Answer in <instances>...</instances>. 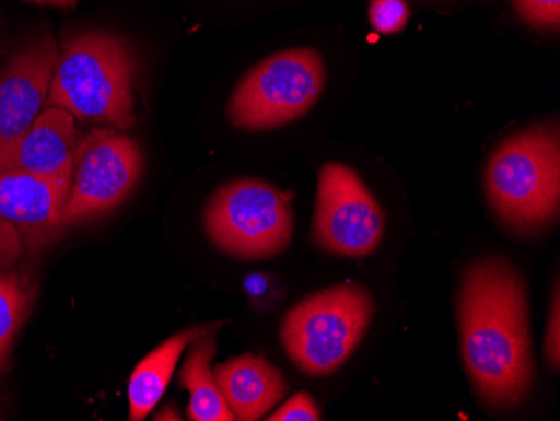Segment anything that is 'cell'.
<instances>
[{
    "label": "cell",
    "instance_id": "obj_10",
    "mask_svg": "<svg viewBox=\"0 0 560 421\" xmlns=\"http://www.w3.org/2000/svg\"><path fill=\"white\" fill-rule=\"evenodd\" d=\"M71 180L33 173H0V217L14 225L30 250L55 245L68 231L65 207Z\"/></svg>",
    "mask_w": 560,
    "mask_h": 421
},
{
    "label": "cell",
    "instance_id": "obj_13",
    "mask_svg": "<svg viewBox=\"0 0 560 421\" xmlns=\"http://www.w3.org/2000/svg\"><path fill=\"white\" fill-rule=\"evenodd\" d=\"M213 328L217 326H195L173 335L138 363L128 383L131 421L144 420L160 404L184 351L195 339L207 335Z\"/></svg>",
    "mask_w": 560,
    "mask_h": 421
},
{
    "label": "cell",
    "instance_id": "obj_3",
    "mask_svg": "<svg viewBox=\"0 0 560 421\" xmlns=\"http://www.w3.org/2000/svg\"><path fill=\"white\" fill-rule=\"evenodd\" d=\"M486 191L511 231L534 235L550 227L560 207L559 128L546 122L503 140L487 163Z\"/></svg>",
    "mask_w": 560,
    "mask_h": 421
},
{
    "label": "cell",
    "instance_id": "obj_9",
    "mask_svg": "<svg viewBox=\"0 0 560 421\" xmlns=\"http://www.w3.org/2000/svg\"><path fill=\"white\" fill-rule=\"evenodd\" d=\"M58 59V44L44 36L0 71V162L43 112Z\"/></svg>",
    "mask_w": 560,
    "mask_h": 421
},
{
    "label": "cell",
    "instance_id": "obj_17",
    "mask_svg": "<svg viewBox=\"0 0 560 421\" xmlns=\"http://www.w3.org/2000/svg\"><path fill=\"white\" fill-rule=\"evenodd\" d=\"M512 4L532 27L559 30L560 0H512Z\"/></svg>",
    "mask_w": 560,
    "mask_h": 421
},
{
    "label": "cell",
    "instance_id": "obj_8",
    "mask_svg": "<svg viewBox=\"0 0 560 421\" xmlns=\"http://www.w3.org/2000/svg\"><path fill=\"white\" fill-rule=\"evenodd\" d=\"M385 213L360 175L341 163H327L317 180L313 238L319 249L364 257L380 247Z\"/></svg>",
    "mask_w": 560,
    "mask_h": 421
},
{
    "label": "cell",
    "instance_id": "obj_20",
    "mask_svg": "<svg viewBox=\"0 0 560 421\" xmlns=\"http://www.w3.org/2000/svg\"><path fill=\"white\" fill-rule=\"evenodd\" d=\"M560 307H559V288L553 295L552 311H550L549 325L546 332V358L550 366L559 367L560 361Z\"/></svg>",
    "mask_w": 560,
    "mask_h": 421
},
{
    "label": "cell",
    "instance_id": "obj_12",
    "mask_svg": "<svg viewBox=\"0 0 560 421\" xmlns=\"http://www.w3.org/2000/svg\"><path fill=\"white\" fill-rule=\"evenodd\" d=\"M213 376L235 420H259L288 395L282 373L254 354L217 364Z\"/></svg>",
    "mask_w": 560,
    "mask_h": 421
},
{
    "label": "cell",
    "instance_id": "obj_5",
    "mask_svg": "<svg viewBox=\"0 0 560 421\" xmlns=\"http://www.w3.org/2000/svg\"><path fill=\"white\" fill-rule=\"evenodd\" d=\"M292 191L257 178H238L213 191L203 213L210 241L229 256L270 259L288 249L294 235Z\"/></svg>",
    "mask_w": 560,
    "mask_h": 421
},
{
    "label": "cell",
    "instance_id": "obj_19",
    "mask_svg": "<svg viewBox=\"0 0 560 421\" xmlns=\"http://www.w3.org/2000/svg\"><path fill=\"white\" fill-rule=\"evenodd\" d=\"M25 244L14 225L0 217V272L12 269L24 254Z\"/></svg>",
    "mask_w": 560,
    "mask_h": 421
},
{
    "label": "cell",
    "instance_id": "obj_7",
    "mask_svg": "<svg viewBox=\"0 0 560 421\" xmlns=\"http://www.w3.org/2000/svg\"><path fill=\"white\" fill-rule=\"evenodd\" d=\"M143 153L137 141L115 128L81 138L65 207L66 227L86 224L121 206L140 182Z\"/></svg>",
    "mask_w": 560,
    "mask_h": 421
},
{
    "label": "cell",
    "instance_id": "obj_23",
    "mask_svg": "<svg viewBox=\"0 0 560 421\" xmlns=\"http://www.w3.org/2000/svg\"><path fill=\"white\" fill-rule=\"evenodd\" d=\"M36 4L56 5V8H72L78 0H31Z\"/></svg>",
    "mask_w": 560,
    "mask_h": 421
},
{
    "label": "cell",
    "instance_id": "obj_22",
    "mask_svg": "<svg viewBox=\"0 0 560 421\" xmlns=\"http://www.w3.org/2000/svg\"><path fill=\"white\" fill-rule=\"evenodd\" d=\"M155 420H182L180 413L176 411V408L173 407V405H166L165 408H163L162 411H159L156 413Z\"/></svg>",
    "mask_w": 560,
    "mask_h": 421
},
{
    "label": "cell",
    "instance_id": "obj_4",
    "mask_svg": "<svg viewBox=\"0 0 560 421\" xmlns=\"http://www.w3.org/2000/svg\"><path fill=\"white\" fill-rule=\"evenodd\" d=\"M373 314L370 292L346 282L307 295L292 307L282 320L280 341L302 373L330 375L358 350Z\"/></svg>",
    "mask_w": 560,
    "mask_h": 421
},
{
    "label": "cell",
    "instance_id": "obj_14",
    "mask_svg": "<svg viewBox=\"0 0 560 421\" xmlns=\"http://www.w3.org/2000/svg\"><path fill=\"white\" fill-rule=\"evenodd\" d=\"M217 353V328L191 342L190 353L180 371V385L190 393L188 420L234 421L210 370Z\"/></svg>",
    "mask_w": 560,
    "mask_h": 421
},
{
    "label": "cell",
    "instance_id": "obj_15",
    "mask_svg": "<svg viewBox=\"0 0 560 421\" xmlns=\"http://www.w3.org/2000/svg\"><path fill=\"white\" fill-rule=\"evenodd\" d=\"M33 282L19 272H0V375L11 366L12 348L34 303Z\"/></svg>",
    "mask_w": 560,
    "mask_h": 421
},
{
    "label": "cell",
    "instance_id": "obj_1",
    "mask_svg": "<svg viewBox=\"0 0 560 421\" xmlns=\"http://www.w3.org/2000/svg\"><path fill=\"white\" fill-rule=\"evenodd\" d=\"M528 297L514 266L487 257L465 269L458 291V328L465 367L489 407L506 410L534 383Z\"/></svg>",
    "mask_w": 560,
    "mask_h": 421
},
{
    "label": "cell",
    "instance_id": "obj_18",
    "mask_svg": "<svg viewBox=\"0 0 560 421\" xmlns=\"http://www.w3.org/2000/svg\"><path fill=\"white\" fill-rule=\"evenodd\" d=\"M320 420V411L316 401L307 393H299L285 401L279 410L273 411L269 421H317Z\"/></svg>",
    "mask_w": 560,
    "mask_h": 421
},
{
    "label": "cell",
    "instance_id": "obj_6",
    "mask_svg": "<svg viewBox=\"0 0 560 421\" xmlns=\"http://www.w3.org/2000/svg\"><path fill=\"white\" fill-rule=\"evenodd\" d=\"M326 87V65L314 49L277 52L238 81L226 115L238 130L284 127L314 108Z\"/></svg>",
    "mask_w": 560,
    "mask_h": 421
},
{
    "label": "cell",
    "instance_id": "obj_16",
    "mask_svg": "<svg viewBox=\"0 0 560 421\" xmlns=\"http://www.w3.org/2000/svg\"><path fill=\"white\" fill-rule=\"evenodd\" d=\"M410 19V9L405 0H373L370 8V21L381 34H396L405 30Z\"/></svg>",
    "mask_w": 560,
    "mask_h": 421
},
{
    "label": "cell",
    "instance_id": "obj_21",
    "mask_svg": "<svg viewBox=\"0 0 560 421\" xmlns=\"http://www.w3.org/2000/svg\"><path fill=\"white\" fill-rule=\"evenodd\" d=\"M245 289H247L248 295L250 297H264L267 294V291L270 292V278L264 274H252L245 279Z\"/></svg>",
    "mask_w": 560,
    "mask_h": 421
},
{
    "label": "cell",
    "instance_id": "obj_2",
    "mask_svg": "<svg viewBox=\"0 0 560 421\" xmlns=\"http://www.w3.org/2000/svg\"><path fill=\"white\" fill-rule=\"evenodd\" d=\"M137 58L131 47L108 33H83L62 43L47 106L66 109L81 121L130 130L135 116Z\"/></svg>",
    "mask_w": 560,
    "mask_h": 421
},
{
    "label": "cell",
    "instance_id": "obj_11",
    "mask_svg": "<svg viewBox=\"0 0 560 421\" xmlns=\"http://www.w3.org/2000/svg\"><path fill=\"white\" fill-rule=\"evenodd\" d=\"M80 141L74 116L66 109L47 106L0 162V173L25 172L52 180H72Z\"/></svg>",
    "mask_w": 560,
    "mask_h": 421
}]
</instances>
